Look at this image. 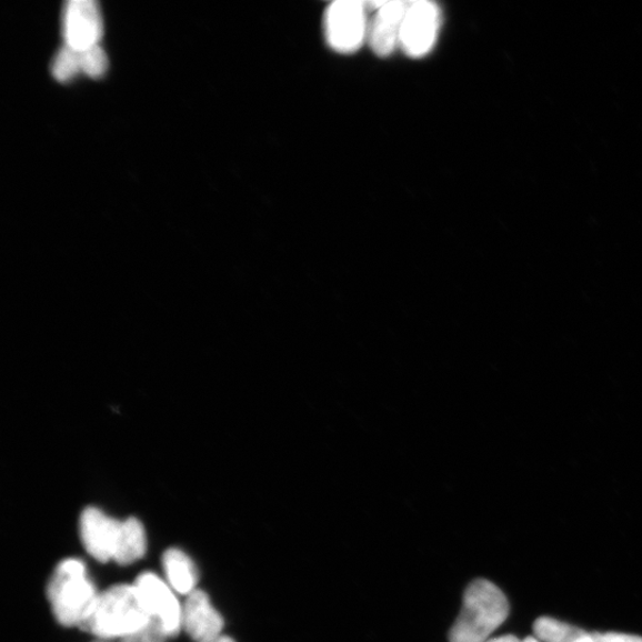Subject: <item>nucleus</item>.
Segmentation results:
<instances>
[{
	"instance_id": "6ab92c4d",
	"label": "nucleus",
	"mask_w": 642,
	"mask_h": 642,
	"mask_svg": "<svg viewBox=\"0 0 642 642\" xmlns=\"http://www.w3.org/2000/svg\"><path fill=\"white\" fill-rule=\"evenodd\" d=\"M205 642H234V640L230 636H225V635H219L212 640L205 641Z\"/></svg>"
},
{
	"instance_id": "f257e3e1",
	"label": "nucleus",
	"mask_w": 642,
	"mask_h": 642,
	"mask_svg": "<svg viewBox=\"0 0 642 642\" xmlns=\"http://www.w3.org/2000/svg\"><path fill=\"white\" fill-rule=\"evenodd\" d=\"M509 614L510 603L495 584L474 581L465 590L462 611L449 634L450 642H486Z\"/></svg>"
},
{
	"instance_id": "dca6fc26",
	"label": "nucleus",
	"mask_w": 642,
	"mask_h": 642,
	"mask_svg": "<svg viewBox=\"0 0 642 642\" xmlns=\"http://www.w3.org/2000/svg\"><path fill=\"white\" fill-rule=\"evenodd\" d=\"M168 638L162 622L151 618L146 626L122 638L120 642H165Z\"/></svg>"
},
{
	"instance_id": "7ed1b4c3",
	"label": "nucleus",
	"mask_w": 642,
	"mask_h": 642,
	"mask_svg": "<svg viewBox=\"0 0 642 642\" xmlns=\"http://www.w3.org/2000/svg\"><path fill=\"white\" fill-rule=\"evenodd\" d=\"M47 595L57 621L63 628H80L89 618L99 594L79 560H64L48 583Z\"/></svg>"
},
{
	"instance_id": "9d476101",
	"label": "nucleus",
	"mask_w": 642,
	"mask_h": 642,
	"mask_svg": "<svg viewBox=\"0 0 642 642\" xmlns=\"http://www.w3.org/2000/svg\"><path fill=\"white\" fill-rule=\"evenodd\" d=\"M182 629L198 642L221 635L224 619L215 611L205 591L197 589L185 600L182 608Z\"/></svg>"
},
{
	"instance_id": "39448f33",
	"label": "nucleus",
	"mask_w": 642,
	"mask_h": 642,
	"mask_svg": "<svg viewBox=\"0 0 642 642\" xmlns=\"http://www.w3.org/2000/svg\"><path fill=\"white\" fill-rule=\"evenodd\" d=\"M442 14L438 6L427 0L409 2L405 9L401 33L400 49L410 58H422L433 49Z\"/></svg>"
},
{
	"instance_id": "2eb2a0df",
	"label": "nucleus",
	"mask_w": 642,
	"mask_h": 642,
	"mask_svg": "<svg viewBox=\"0 0 642 642\" xmlns=\"http://www.w3.org/2000/svg\"><path fill=\"white\" fill-rule=\"evenodd\" d=\"M80 61L81 72L91 78L103 76L108 69V57L99 44L81 50Z\"/></svg>"
},
{
	"instance_id": "6e6552de",
	"label": "nucleus",
	"mask_w": 642,
	"mask_h": 642,
	"mask_svg": "<svg viewBox=\"0 0 642 642\" xmlns=\"http://www.w3.org/2000/svg\"><path fill=\"white\" fill-rule=\"evenodd\" d=\"M121 528L122 521L110 518L96 506H88L79 523L82 545L98 562L113 561Z\"/></svg>"
},
{
	"instance_id": "4468645a",
	"label": "nucleus",
	"mask_w": 642,
	"mask_h": 642,
	"mask_svg": "<svg viewBox=\"0 0 642 642\" xmlns=\"http://www.w3.org/2000/svg\"><path fill=\"white\" fill-rule=\"evenodd\" d=\"M50 70H52L53 77L61 82L72 80L81 72L79 50L64 44L56 56Z\"/></svg>"
},
{
	"instance_id": "a211bd4d",
	"label": "nucleus",
	"mask_w": 642,
	"mask_h": 642,
	"mask_svg": "<svg viewBox=\"0 0 642 642\" xmlns=\"http://www.w3.org/2000/svg\"><path fill=\"white\" fill-rule=\"evenodd\" d=\"M486 642H522L514 635H504L499 638H490Z\"/></svg>"
},
{
	"instance_id": "423d86ee",
	"label": "nucleus",
	"mask_w": 642,
	"mask_h": 642,
	"mask_svg": "<svg viewBox=\"0 0 642 642\" xmlns=\"http://www.w3.org/2000/svg\"><path fill=\"white\" fill-rule=\"evenodd\" d=\"M64 44L76 50L99 44L103 38L104 24L100 9L94 0H70L62 14Z\"/></svg>"
},
{
	"instance_id": "1a4fd4ad",
	"label": "nucleus",
	"mask_w": 642,
	"mask_h": 642,
	"mask_svg": "<svg viewBox=\"0 0 642 642\" xmlns=\"http://www.w3.org/2000/svg\"><path fill=\"white\" fill-rule=\"evenodd\" d=\"M374 11L369 21L368 42L373 52L385 58L400 48V33L405 9L409 2L392 0V2L367 3Z\"/></svg>"
},
{
	"instance_id": "0eeeda50",
	"label": "nucleus",
	"mask_w": 642,
	"mask_h": 642,
	"mask_svg": "<svg viewBox=\"0 0 642 642\" xmlns=\"http://www.w3.org/2000/svg\"><path fill=\"white\" fill-rule=\"evenodd\" d=\"M133 585L149 615L162 622L169 638L177 636L182 629V608L172 589L153 572L141 573Z\"/></svg>"
},
{
	"instance_id": "aec40b11",
	"label": "nucleus",
	"mask_w": 642,
	"mask_h": 642,
	"mask_svg": "<svg viewBox=\"0 0 642 642\" xmlns=\"http://www.w3.org/2000/svg\"><path fill=\"white\" fill-rule=\"evenodd\" d=\"M522 642H540V640L536 638H533V636H529L525 640H523Z\"/></svg>"
},
{
	"instance_id": "f8f14e48",
	"label": "nucleus",
	"mask_w": 642,
	"mask_h": 642,
	"mask_svg": "<svg viewBox=\"0 0 642 642\" xmlns=\"http://www.w3.org/2000/svg\"><path fill=\"white\" fill-rule=\"evenodd\" d=\"M147 552V535L142 522L137 518L122 521V528L113 561L122 566L130 565L143 559Z\"/></svg>"
},
{
	"instance_id": "f03ea898",
	"label": "nucleus",
	"mask_w": 642,
	"mask_h": 642,
	"mask_svg": "<svg viewBox=\"0 0 642 642\" xmlns=\"http://www.w3.org/2000/svg\"><path fill=\"white\" fill-rule=\"evenodd\" d=\"M150 619L137 588L118 584L98 595L79 629L100 639H122L146 626Z\"/></svg>"
},
{
	"instance_id": "ddd939ff",
	"label": "nucleus",
	"mask_w": 642,
	"mask_h": 642,
	"mask_svg": "<svg viewBox=\"0 0 642 642\" xmlns=\"http://www.w3.org/2000/svg\"><path fill=\"white\" fill-rule=\"evenodd\" d=\"M534 633L544 642H594L593 634L552 618L538 619Z\"/></svg>"
},
{
	"instance_id": "20e7f679",
	"label": "nucleus",
	"mask_w": 642,
	"mask_h": 642,
	"mask_svg": "<svg viewBox=\"0 0 642 642\" xmlns=\"http://www.w3.org/2000/svg\"><path fill=\"white\" fill-rule=\"evenodd\" d=\"M368 4L358 0H338L325 12V37L338 53L350 54L368 41Z\"/></svg>"
},
{
	"instance_id": "9b49d317",
	"label": "nucleus",
	"mask_w": 642,
	"mask_h": 642,
	"mask_svg": "<svg viewBox=\"0 0 642 642\" xmlns=\"http://www.w3.org/2000/svg\"><path fill=\"white\" fill-rule=\"evenodd\" d=\"M162 565L169 585L177 593L191 595L199 580L198 570L188 554L179 549H169L163 553Z\"/></svg>"
},
{
	"instance_id": "f3484780",
	"label": "nucleus",
	"mask_w": 642,
	"mask_h": 642,
	"mask_svg": "<svg viewBox=\"0 0 642 642\" xmlns=\"http://www.w3.org/2000/svg\"><path fill=\"white\" fill-rule=\"evenodd\" d=\"M594 642H642L641 636L623 633H593Z\"/></svg>"
}]
</instances>
